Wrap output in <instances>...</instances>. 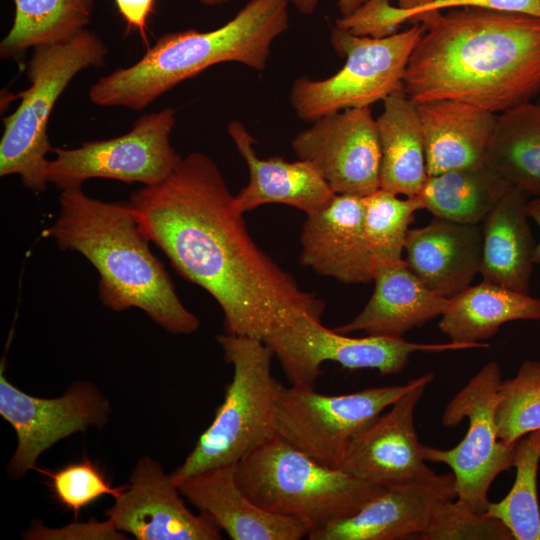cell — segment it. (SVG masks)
I'll use <instances>...</instances> for the list:
<instances>
[{"instance_id": "obj_35", "label": "cell", "mask_w": 540, "mask_h": 540, "mask_svg": "<svg viewBox=\"0 0 540 540\" xmlns=\"http://www.w3.org/2000/svg\"><path fill=\"white\" fill-rule=\"evenodd\" d=\"M335 26L356 36L385 38L397 33L401 24L390 0H366L353 13L338 18Z\"/></svg>"}, {"instance_id": "obj_24", "label": "cell", "mask_w": 540, "mask_h": 540, "mask_svg": "<svg viewBox=\"0 0 540 540\" xmlns=\"http://www.w3.org/2000/svg\"><path fill=\"white\" fill-rule=\"evenodd\" d=\"M529 195L512 186L483 221L482 279L529 294L536 242L528 223Z\"/></svg>"}, {"instance_id": "obj_2", "label": "cell", "mask_w": 540, "mask_h": 540, "mask_svg": "<svg viewBox=\"0 0 540 540\" xmlns=\"http://www.w3.org/2000/svg\"><path fill=\"white\" fill-rule=\"evenodd\" d=\"M403 91L416 103L465 102L503 113L540 93V18L483 8L429 11Z\"/></svg>"}, {"instance_id": "obj_34", "label": "cell", "mask_w": 540, "mask_h": 540, "mask_svg": "<svg viewBox=\"0 0 540 540\" xmlns=\"http://www.w3.org/2000/svg\"><path fill=\"white\" fill-rule=\"evenodd\" d=\"M41 472L51 479L50 487L57 501L72 510L75 518L82 508L104 495L116 498L126 486H112L98 467L87 458L68 464L57 471Z\"/></svg>"}, {"instance_id": "obj_12", "label": "cell", "mask_w": 540, "mask_h": 540, "mask_svg": "<svg viewBox=\"0 0 540 540\" xmlns=\"http://www.w3.org/2000/svg\"><path fill=\"white\" fill-rule=\"evenodd\" d=\"M291 385L314 387L324 362L347 369H375L380 375L402 372L414 352H444L477 348L471 344L415 343L403 338L350 337L321 324V319L301 315L291 324L272 331L264 340Z\"/></svg>"}, {"instance_id": "obj_32", "label": "cell", "mask_w": 540, "mask_h": 540, "mask_svg": "<svg viewBox=\"0 0 540 540\" xmlns=\"http://www.w3.org/2000/svg\"><path fill=\"white\" fill-rule=\"evenodd\" d=\"M496 423L506 444L540 430V360H525L513 378L501 382Z\"/></svg>"}, {"instance_id": "obj_28", "label": "cell", "mask_w": 540, "mask_h": 540, "mask_svg": "<svg viewBox=\"0 0 540 540\" xmlns=\"http://www.w3.org/2000/svg\"><path fill=\"white\" fill-rule=\"evenodd\" d=\"M486 163L512 186L540 196V102L497 115Z\"/></svg>"}, {"instance_id": "obj_21", "label": "cell", "mask_w": 540, "mask_h": 540, "mask_svg": "<svg viewBox=\"0 0 540 540\" xmlns=\"http://www.w3.org/2000/svg\"><path fill=\"white\" fill-rule=\"evenodd\" d=\"M404 259L409 269L433 292L451 298L470 286L479 273L482 227L434 217L409 230Z\"/></svg>"}, {"instance_id": "obj_37", "label": "cell", "mask_w": 540, "mask_h": 540, "mask_svg": "<svg viewBox=\"0 0 540 540\" xmlns=\"http://www.w3.org/2000/svg\"><path fill=\"white\" fill-rule=\"evenodd\" d=\"M155 0H115L118 12L129 30H136L147 43V21L153 12Z\"/></svg>"}, {"instance_id": "obj_18", "label": "cell", "mask_w": 540, "mask_h": 540, "mask_svg": "<svg viewBox=\"0 0 540 540\" xmlns=\"http://www.w3.org/2000/svg\"><path fill=\"white\" fill-rule=\"evenodd\" d=\"M363 216L364 197L352 194H336L328 205L308 214L300 235L301 264L345 284L373 281L375 265Z\"/></svg>"}, {"instance_id": "obj_29", "label": "cell", "mask_w": 540, "mask_h": 540, "mask_svg": "<svg viewBox=\"0 0 540 540\" xmlns=\"http://www.w3.org/2000/svg\"><path fill=\"white\" fill-rule=\"evenodd\" d=\"M12 26L0 43V56L21 60L29 48L67 41L90 22L94 0H13Z\"/></svg>"}, {"instance_id": "obj_9", "label": "cell", "mask_w": 540, "mask_h": 540, "mask_svg": "<svg viewBox=\"0 0 540 540\" xmlns=\"http://www.w3.org/2000/svg\"><path fill=\"white\" fill-rule=\"evenodd\" d=\"M501 370L496 361L485 364L446 405L441 423L458 426L468 419L464 438L451 449L423 445L424 459L448 466L453 475L456 499L472 511L485 514L488 492L496 477L513 467L516 443L498 437L496 409Z\"/></svg>"}, {"instance_id": "obj_1", "label": "cell", "mask_w": 540, "mask_h": 540, "mask_svg": "<svg viewBox=\"0 0 540 540\" xmlns=\"http://www.w3.org/2000/svg\"><path fill=\"white\" fill-rule=\"evenodd\" d=\"M129 203L176 271L219 304L225 333L264 340L301 315L321 319L323 300L302 290L253 241L206 154L182 158L163 181L133 192Z\"/></svg>"}, {"instance_id": "obj_4", "label": "cell", "mask_w": 540, "mask_h": 540, "mask_svg": "<svg viewBox=\"0 0 540 540\" xmlns=\"http://www.w3.org/2000/svg\"><path fill=\"white\" fill-rule=\"evenodd\" d=\"M290 0H249L222 26L162 35L136 63L115 69L89 88L102 107L140 111L157 98L219 63L263 71L275 39L289 27Z\"/></svg>"}, {"instance_id": "obj_8", "label": "cell", "mask_w": 540, "mask_h": 540, "mask_svg": "<svg viewBox=\"0 0 540 540\" xmlns=\"http://www.w3.org/2000/svg\"><path fill=\"white\" fill-rule=\"evenodd\" d=\"M426 31L422 22L385 38L361 37L334 26L330 40L346 58L332 76L313 80L297 78L290 90V103L297 117L313 122L348 108L370 107L403 90L409 58Z\"/></svg>"}, {"instance_id": "obj_31", "label": "cell", "mask_w": 540, "mask_h": 540, "mask_svg": "<svg viewBox=\"0 0 540 540\" xmlns=\"http://www.w3.org/2000/svg\"><path fill=\"white\" fill-rule=\"evenodd\" d=\"M424 209L419 196L400 199L379 188L364 197L363 225L374 265L402 262L409 225L417 210Z\"/></svg>"}, {"instance_id": "obj_38", "label": "cell", "mask_w": 540, "mask_h": 540, "mask_svg": "<svg viewBox=\"0 0 540 540\" xmlns=\"http://www.w3.org/2000/svg\"><path fill=\"white\" fill-rule=\"evenodd\" d=\"M295 8L302 14H311L316 9L319 0H290ZM366 0H338V9L341 16L353 13Z\"/></svg>"}, {"instance_id": "obj_17", "label": "cell", "mask_w": 540, "mask_h": 540, "mask_svg": "<svg viewBox=\"0 0 540 540\" xmlns=\"http://www.w3.org/2000/svg\"><path fill=\"white\" fill-rule=\"evenodd\" d=\"M457 496L453 473L385 487L354 515L310 533V540L414 539L439 503Z\"/></svg>"}, {"instance_id": "obj_14", "label": "cell", "mask_w": 540, "mask_h": 540, "mask_svg": "<svg viewBox=\"0 0 540 540\" xmlns=\"http://www.w3.org/2000/svg\"><path fill=\"white\" fill-rule=\"evenodd\" d=\"M295 135L292 149L336 194L365 197L380 188L381 146L370 107L325 115Z\"/></svg>"}, {"instance_id": "obj_30", "label": "cell", "mask_w": 540, "mask_h": 540, "mask_svg": "<svg viewBox=\"0 0 540 540\" xmlns=\"http://www.w3.org/2000/svg\"><path fill=\"white\" fill-rule=\"evenodd\" d=\"M540 463V430L517 441L513 467L514 483L498 502H490L486 515L501 521L514 540H540V508L537 476Z\"/></svg>"}, {"instance_id": "obj_10", "label": "cell", "mask_w": 540, "mask_h": 540, "mask_svg": "<svg viewBox=\"0 0 540 540\" xmlns=\"http://www.w3.org/2000/svg\"><path fill=\"white\" fill-rule=\"evenodd\" d=\"M419 379L342 395H325L314 387L281 384L275 399L274 433L318 462L339 468L355 436Z\"/></svg>"}, {"instance_id": "obj_20", "label": "cell", "mask_w": 540, "mask_h": 540, "mask_svg": "<svg viewBox=\"0 0 540 540\" xmlns=\"http://www.w3.org/2000/svg\"><path fill=\"white\" fill-rule=\"evenodd\" d=\"M227 132L249 170V182L235 196L237 208L244 214L271 203L285 204L306 215L328 205L336 193L306 161L288 162L282 157L260 158L257 141L239 120L227 125Z\"/></svg>"}, {"instance_id": "obj_33", "label": "cell", "mask_w": 540, "mask_h": 540, "mask_svg": "<svg viewBox=\"0 0 540 540\" xmlns=\"http://www.w3.org/2000/svg\"><path fill=\"white\" fill-rule=\"evenodd\" d=\"M415 540H514L499 520L472 511L458 499L437 505L428 526Z\"/></svg>"}, {"instance_id": "obj_5", "label": "cell", "mask_w": 540, "mask_h": 540, "mask_svg": "<svg viewBox=\"0 0 540 540\" xmlns=\"http://www.w3.org/2000/svg\"><path fill=\"white\" fill-rule=\"evenodd\" d=\"M236 480L257 506L304 524L309 534L354 515L385 489L326 466L277 435L236 464Z\"/></svg>"}, {"instance_id": "obj_6", "label": "cell", "mask_w": 540, "mask_h": 540, "mask_svg": "<svg viewBox=\"0 0 540 540\" xmlns=\"http://www.w3.org/2000/svg\"><path fill=\"white\" fill-rule=\"evenodd\" d=\"M217 341L233 366L223 402L184 462L170 475L176 483L204 470L237 464L275 436L273 415L281 385L271 373L273 352L263 340L220 334Z\"/></svg>"}, {"instance_id": "obj_11", "label": "cell", "mask_w": 540, "mask_h": 540, "mask_svg": "<svg viewBox=\"0 0 540 540\" xmlns=\"http://www.w3.org/2000/svg\"><path fill=\"white\" fill-rule=\"evenodd\" d=\"M175 122V110L167 107L142 115L124 135L87 141L77 148L53 147L55 157L44 167L46 180L61 191L81 188L92 178L158 184L182 159L170 144Z\"/></svg>"}, {"instance_id": "obj_19", "label": "cell", "mask_w": 540, "mask_h": 540, "mask_svg": "<svg viewBox=\"0 0 540 540\" xmlns=\"http://www.w3.org/2000/svg\"><path fill=\"white\" fill-rule=\"evenodd\" d=\"M181 495L232 540H299L308 528L257 506L236 480V464L210 468L176 482Z\"/></svg>"}, {"instance_id": "obj_3", "label": "cell", "mask_w": 540, "mask_h": 540, "mask_svg": "<svg viewBox=\"0 0 540 540\" xmlns=\"http://www.w3.org/2000/svg\"><path fill=\"white\" fill-rule=\"evenodd\" d=\"M60 209L43 235L63 250L82 254L99 274V298L113 311L135 307L172 334H191L199 319L179 299L130 203L86 195L82 187L61 191Z\"/></svg>"}, {"instance_id": "obj_22", "label": "cell", "mask_w": 540, "mask_h": 540, "mask_svg": "<svg viewBox=\"0 0 540 540\" xmlns=\"http://www.w3.org/2000/svg\"><path fill=\"white\" fill-rule=\"evenodd\" d=\"M371 298L350 322L333 328L342 334L364 331L367 335L402 338L441 316L448 298L429 289L406 265L405 260L375 267Z\"/></svg>"}, {"instance_id": "obj_7", "label": "cell", "mask_w": 540, "mask_h": 540, "mask_svg": "<svg viewBox=\"0 0 540 540\" xmlns=\"http://www.w3.org/2000/svg\"><path fill=\"white\" fill-rule=\"evenodd\" d=\"M107 53L105 43L86 29L67 41L33 48L26 69L30 85L18 94L14 112L3 118L1 177L18 175L25 188L46 189V155L53 148L47 126L55 103L79 72L102 65Z\"/></svg>"}, {"instance_id": "obj_16", "label": "cell", "mask_w": 540, "mask_h": 540, "mask_svg": "<svg viewBox=\"0 0 540 540\" xmlns=\"http://www.w3.org/2000/svg\"><path fill=\"white\" fill-rule=\"evenodd\" d=\"M177 484L158 461L141 457L129 484L106 511L119 531L138 540H219V527L205 514L184 504Z\"/></svg>"}, {"instance_id": "obj_26", "label": "cell", "mask_w": 540, "mask_h": 540, "mask_svg": "<svg viewBox=\"0 0 540 540\" xmlns=\"http://www.w3.org/2000/svg\"><path fill=\"white\" fill-rule=\"evenodd\" d=\"M376 118L381 146L380 188L417 196L428 176L425 140L416 103L402 91L384 101Z\"/></svg>"}, {"instance_id": "obj_23", "label": "cell", "mask_w": 540, "mask_h": 540, "mask_svg": "<svg viewBox=\"0 0 540 540\" xmlns=\"http://www.w3.org/2000/svg\"><path fill=\"white\" fill-rule=\"evenodd\" d=\"M416 105L425 140L428 175L486 162L496 126L495 113L447 99Z\"/></svg>"}, {"instance_id": "obj_40", "label": "cell", "mask_w": 540, "mask_h": 540, "mask_svg": "<svg viewBox=\"0 0 540 540\" xmlns=\"http://www.w3.org/2000/svg\"><path fill=\"white\" fill-rule=\"evenodd\" d=\"M527 214L537 223L540 230V196H536L528 201ZM534 261L540 265V239L536 244Z\"/></svg>"}, {"instance_id": "obj_27", "label": "cell", "mask_w": 540, "mask_h": 540, "mask_svg": "<svg viewBox=\"0 0 540 540\" xmlns=\"http://www.w3.org/2000/svg\"><path fill=\"white\" fill-rule=\"evenodd\" d=\"M512 185L486 162L428 175L417 195L434 217L461 224L483 222Z\"/></svg>"}, {"instance_id": "obj_15", "label": "cell", "mask_w": 540, "mask_h": 540, "mask_svg": "<svg viewBox=\"0 0 540 540\" xmlns=\"http://www.w3.org/2000/svg\"><path fill=\"white\" fill-rule=\"evenodd\" d=\"M433 379V372L420 376L419 382L394 402L388 412L357 434L339 468L381 487L435 477L437 474L424 459L414 421L417 404Z\"/></svg>"}, {"instance_id": "obj_13", "label": "cell", "mask_w": 540, "mask_h": 540, "mask_svg": "<svg viewBox=\"0 0 540 540\" xmlns=\"http://www.w3.org/2000/svg\"><path fill=\"white\" fill-rule=\"evenodd\" d=\"M111 406L91 382L77 381L57 398H40L18 389L0 369V415L14 429L17 446L7 471L20 478L35 468L39 456L59 440L89 427L102 429Z\"/></svg>"}, {"instance_id": "obj_41", "label": "cell", "mask_w": 540, "mask_h": 540, "mask_svg": "<svg viewBox=\"0 0 540 540\" xmlns=\"http://www.w3.org/2000/svg\"><path fill=\"white\" fill-rule=\"evenodd\" d=\"M198 1L205 6H218V5L225 4L229 2L230 0H198Z\"/></svg>"}, {"instance_id": "obj_25", "label": "cell", "mask_w": 540, "mask_h": 540, "mask_svg": "<svg viewBox=\"0 0 540 540\" xmlns=\"http://www.w3.org/2000/svg\"><path fill=\"white\" fill-rule=\"evenodd\" d=\"M518 320H540V298L482 280L449 298L438 326L451 342L485 348L480 341Z\"/></svg>"}, {"instance_id": "obj_39", "label": "cell", "mask_w": 540, "mask_h": 540, "mask_svg": "<svg viewBox=\"0 0 540 540\" xmlns=\"http://www.w3.org/2000/svg\"><path fill=\"white\" fill-rule=\"evenodd\" d=\"M401 8V18L404 23L409 22L413 13L434 0H396Z\"/></svg>"}, {"instance_id": "obj_36", "label": "cell", "mask_w": 540, "mask_h": 540, "mask_svg": "<svg viewBox=\"0 0 540 540\" xmlns=\"http://www.w3.org/2000/svg\"><path fill=\"white\" fill-rule=\"evenodd\" d=\"M25 539H125L121 531L107 519L103 522L75 523L60 529L38 526L24 534Z\"/></svg>"}]
</instances>
